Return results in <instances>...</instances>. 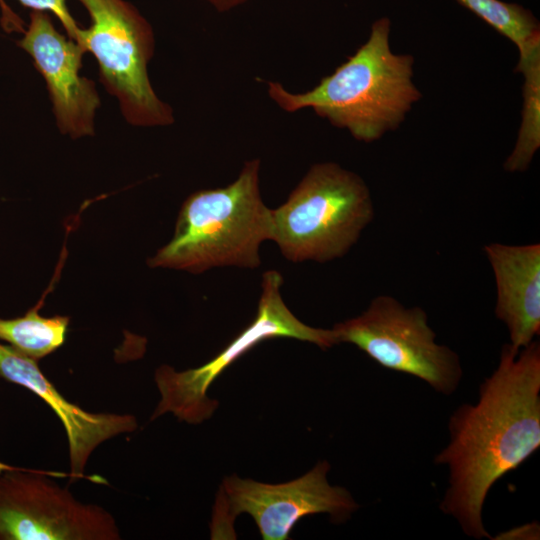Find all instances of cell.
I'll return each instance as SVG.
<instances>
[{"label": "cell", "instance_id": "cell-6", "mask_svg": "<svg viewBox=\"0 0 540 540\" xmlns=\"http://www.w3.org/2000/svg\"><path fill=\"white\" fill-rule=\"evenodd\" d=\"M282 284L279 271L263 273L255 318L210 361L184 371H176L168 365L156 369L154 379L160 401L151 420L165 413H172L189 424H200L209 419L219 404L207 395L211 385L237 359L265 340L292 338L322 349L338 344L332 328L309 326L291 312L281 295Z\"/></svg>", "mask_w": 540, "mask_h": 540}, {"label": "cell", "instance_id": "cell-1", "mask_svg": "<svg viewBox=\"0 0 540 540\" xmlns=\"http://www.w3.org/2000/svg\"><path fill=\"white\" fill-rule=\"evenodd\" d=\"M448 430L450 441L434 458L449 471L440 509L467 536L492 539L482 520L489 490L540 447L539 341L520 350L504 344L477 402L459 406Z\"/></svg>", "mask_w": 540, "mask_h": 540}, {"label": "cell", "instance_id": "cell-11", "mask_svg": "<svg viewBox=\"0 0 540 540\" xmlns=\"http://www.w3.org/2000/svg\"><path fill=\"white\" fill-rule=\"evenodd\" d=\"M0 377L33 392L59 418L67 436L69 476L73 479L84 477L87 462L100 444L138 427L134 415L93 413L70 402L41 372L36 360L2 343Z\"/></svg>", "mask_w": 540, "mask_h": 540}, {"label": "cell", "instance_id": "cell-18", "mask_svg": "<svg viewBox=\"0 0 540 540\" xmlns=\"http://www.w3.org/2000/svg\"><path fill=\"white\" fill-rule=\"evenodd\" d=\"M211 5L218 12H227L242 4L247 0H202Z\"/></svg>", "mask_w": 540, "mask_h": 540}, {"label": "cell", "instance_id": "cell-15", "mask_svg": "<svg viewBox=\"0 0 540 540\" xmlns=\"http://www.w3.org/2000/svg\"><path fill=\"white\" fill-rule=\"evenodd\" d=\"M516 71L524 75V102L517 141L503 165L508 172L527 170L540 147V56L516 67Z\"/></svg>", "mask_w": 540, "mask_h": 540}, {"label": "cell", "instance_id": "cell-17", "mask_svg": "<svg viewBox=\"0 0 540 540\" xmlns=\"http://www.w3.org/2000/svg\"><path fill=\"white\" fill-rule=\"evenodd\" d=\"M496 539H536L539 536V526L536 523H530L518 528H513Z\"/></svg>", "mask_w": 540, "mask_h": 540}, {"label": "cell", "instance_id": "cell-14", "mask_svg": "<svg viewBox=\"0 0 540 540\" xmlns=\"http://www.w3.org/2000/svg\"><path fill=\"white\" fill-rule=\"evenodd\" d=\"M39 306L16 318H0V340L38 361L63 345L69 317H44Z\"/></svg>", "mask_w": 540, "mask_h": 540}, {"label": "cell", "instance_id": "cell-2", "mask_svg": "<svg viewBox=\"0 0 540 540\" xmlns=\"http://www.w3.org/2000/svg\"><path fill=\"white\" fill-rule=\"evenodd\" d=\"M390 30V19L379 18L367 41L314 88L296 93L269 81L268 96L289 113L312 109L357 141L380 139L403 122L422 96L412 80L414 58L392 52Z\"/></svg>", "mask_w": 540, "mask_h": 540}, {"label": "cell", "instance_id": "cell-12", "mask_svg": "<svg viewBox=\"0 0 540 540\" xmlns=\"http://www.w3.org/2000/svg\"><path fill=\"white\" fill-rule=\"evenodd\" d=\"M483 250L495 281V316L520 350L540 334V244L493 242Z\"/></svg>", "mask_w": 540, "mask_h": 540}, {"label": "cell", "instance_id": "cell-8", "mask_svg": "<svg viewBox=\"0 0 540 540\" xmlns=\"http://www.w3.org/2000/svg\"><path fill=\"white\" fill-rule=\"evenodd\" d=\"M330 464L317 463L301 477L279 484L224 478L216 500L211 525L212 538L229 534L237 515H250L264 540H286L303 517L327 513L334 522L347 520L359 508L350 492L330 485Z\"/></svg>", "mask_w": 540, "mask_h": 540}, {"label": "cell", "instance_id": "cell-5", "mask_svg": "<svg viewBox=\"0 0 540 540\" xmlns=\"http://www.w3.org/2000/svg\"><path fill=\"white\" fill-rule=\"evenodd\" d=\"M91 25L79 29L74 41L91 53L105 89L119 102L133 126L158 127L174 123V112L152 87L148 64L155 39L150 23L125 0H78Z\"/></svg>", "mask_w": 540, "mask_h": 540}, {"label": "cell", "instance_id": "cell-19", "mask_svg": "<svg viewBox=\"0 0 540 540\" xmlns=\"http://www.w3.org/2000/svg\"><path fill=\"white\" fill-rule=\"evenodd\" d=\"M15 466H11L9 464H6V463H3L0 461V472L2 471H5V470H9V469H13Z\"/></svg>", "mask_w": 540, "mask_h": 540}, {"label": "cell", "instance_id": "cell-9", "mask_svg": "<svg viewBox=\"0 0 540 540\" xmlns=\"http://www.w3.org/2000/svg\"><path fill=\"white\" fill-rule=\"evenodd\" d=\"M18 467L0 472V540H119L113 515L77 500L50 478Z\"/></svg>", "mask_w": 540, "mask_h": 540}, {"label": "cell", "instance_id": "cell-7", "mask_svg": "<svg viewBox=\"0 0 540 540\" xmlns=\"http://www.w3.org/2000/svg\"><path fill=\"white\" fill-rule=\"evenodd\" d=\"M338 344L350 343L380 366L408 374L451 395L463 377L458 354L436 341L426 311L395 297H375L360 315L332 327Z\"/></svg>", "mask_w": 540, "mask_h": 540}, {"label": "cell", "instance_id": "cell-4", "mask_svg": "<svg viewBox=\"0 0 540 540\" xmlns=\"http://www.w3.org/2000/svg\"><path fill=\"white\" fill-rule=\"evenodd\" d=\"M373 218L370 190L358 174L317 163L272 209L271 240L291 262L326 263L347 254Z\"/></svg>", "mask_w": 540, "mask_h": 540}, {"label": "cell", "instance_id": "cell-10", "mask_svg": "<svg viewBox=\"0 0 540 540\" xmlns=\"http://www.w3.org/2000/svg\"><path fill=\"white\" fill-rule=\"evenodd\" d=\"M17 44L46 83L60 132L74 139L93 135L101 101L94 82L80 74L82 47L59 33L46 12L36 10Z\"/></svg>", "mask_w": 540, "mask_h": 540}, {"label": "cell", "instance_id": "cell-16", "mask_svg": "<svg viewBox=\"0 0 540 540\" xmlns=\"http://www.w3.org/2000/svg\"><path fill=\"white\" fill-rule=\"evenodd\" d=\"M23 6L29 7L32 10L52 12L61 22L68 37L74 40L79 26L69 12L66 5V0H18ZM0 7L4 19V28L11 31H23L22 21L13 14L11 9L5 4L4 0H0Z\"/></svg>", "mask_w": 540, "mask_h": 540}, {"label": "cell", "instance_id": "cell-13", "mask_svg": "<svg viewBox=\"0 0 540 540\" xmlns=\"http://www.w3.org/2000/svg\"><path fill=\"white\" fill-rule=\"evenodd\" d=\"M456 1L517 46V65L540 54V24L530 10L501 0Z\"/></svg>", "mask_w": 540, "mask_h": 540}, {"label": "cell", "instance_id": "cell-3", "mask_svg": "<svg viewBox=\"0 0 540 540\" xmlns=\"http://www.w3.org/2000/svg\"><path fill=\"white\" fill-rule=\"evenodd\" d=\"M260 160L245 162L229 185L202 189L183 202L174 235L148 260L199 274L213 267L257 268L260 245L272 238V209L262 200Z\"/></svg>", "mask_w": 540, "mask_h": 540}]
</instances>
